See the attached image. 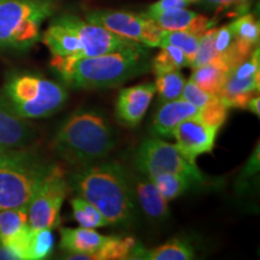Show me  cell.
Returning a JSON list of instances; mask_svg holds the SVG:
<instances>
[{"label": "cell", "mask_w": 260, "mask_h": 260, "mask_svg": "<svg viewBox=\"0 0 260 260\" xmlns=\"http://www.w3.org/2000/svg\"><path fill=\"white\" fill-rule=\"evenodd\" d=\"M8 151H9V149L4 148V147H3V146H0V160H2L3 157H4V155L6 154V152H8Z\"/></svg>", "instance_id": "obj_37"}, {"label": "cell", "mask_w": 260, "mask_h": 260, "mask_svg": "<svg viewBox=\"0 0 260 260\" xmlns=\"http://www.w3.org/2000/svg\"><path fill=\"white\" fill-rule=\"evenodd\" d=\"M51 67L73 88H107L145 74L151 65L146 59V51L139 44L102 56L75 60L52 58Z\"/></svg>", "instance_id": "obj_1"}, {"label": "cell", "mask_w": 260, "mask_h": 260, "mask_svg": "<svg viewBox=\"0 0 260 260\" xmlns=\"http://www.w3.org/2000/svg\"><path fill=\"white\" fill-rule=\"evenodd\" d=\"M234 40V35L230 25H223L219 29H217L216 38H214V47L218 54L224 53L228 50V47L232 45Z\"/></svg>", "instance_id": "obj_34"}, {"label": "cell", "mask_w": 260, "mask_h": 260, "mask_svg": "<svg viewBox=\"0 0 260 260\" xmlns=\"http://www.w3.org/2000/svg\"><path fill=\"white\" fill-rule=\"evenodd\" d=\"M27 209H4L0 210V242L28 226Z\"/></svg>", "instance_id": "obj_26"}, {"label": "cell", "mask_w": 260, "mask_h": 260, "mask_svg": "<svg viewBox=\"0 0 260 260\" xmlns=\"http://www.w3.org/2000/svg\"><path fill=\"white\" fill-rule=\"evenodd\" d=\"M138 245L133 237L107 236L106 241L95 253L90 255L93 260H123L129 259L133 249Z\"/></svg>", "instance_id": "obj_21"}, {"label": "cell", "mask_w": 260, "mask_h": 260, "mask_svg": "<svg viewBox=\"0 0 260 260\" xmlns=\"http://www.w3.org/2000/svg\"><path fill=\"white\" fill-rule=\"evenodd\" d=\"M116 141L105 117L94 111H79L67 118L53 140L54 149L65 161L86 167L106 158Z\"/></svg>", "instance_id": "obj_3"}, {"label": "cell", "mask_w": 260, "mask_h": 260, "mask_svg": "<svg viewBox=\"0 0 260 260\" xmlns=\"http://www.w3.org/2000/svg\"><path fill=\"white\" fill-rule=\"evenodd\" d=\"M199 112L200 110L197 106L182 98L164 102L155 113L152 128L155 134L169 138L172 136L175 128L180 123L188 118L199 117Z\"/></svg>", "instance_id": "obj_15"}, {"label": "cell", "mask_w": 260, "mask_h": 260, "mask_svg": "<svg viewBox=\"0 0 260 260\" xmlns=\"http://www.w3.org/2000/svg\"><path fill=\"white\" fill-rule=\"evenodd\" d=\"M188 4H190L189 0H158L153 5L149 6L146 15L148 17H153V16L168 11V10L186 8Z\"/></svg>", "instance_id": "obj_33"}, {"label": "cell", "mask_w": 260, "mask_h": 260, "mask_svg": "<svg viewBox=\"0 0 260 260\" xmlns=\"http://www.w3.org/2000/svg\"><path fill=\"white\" fill-rule=\"evenodd\" d=\"M60 18L70 28H73L79 37L82 45L81 58L102 56L139 45V42L119 37L102 25L83 21L75 15H63Z\"/></svg>", "instance_id": "obj_10"}, {"label": "cell", "mask_w": 260, "mask_h": 260, "mask_svg": "<svg viewBox=\"0 0 260 260\" xmlns=\"http://www.w3.org/2000/svg\"><path fill=\"white\" fill-rule=\"evenodd\" d=\"M229 25L233 31L234 38L237 39V40L245 42V44L249 45L253 48L259 42V23L253 15H243Z\"/></svg>", "instance_id": "obj_29"}, {"label": "cell", "mask_w": 260, "mask_h": 260, "mask_svg": "<svg viewBox=\"0 0 260 260\" xmlns=\"http://www.w3.org/2000/svg\"><path fill=\"white\" fill-rule=\"evenodd\" d=\"M228 110L229 109L224 105L220 98L217 95L214 98V100H212L210 104H207L203 109H200L199 117L198 118L201 122H204L205 124L220 129V126L226 121Z\"/></svg>", "instance_id": "obj_31"}, {"label": "cell", "mask_w": 260, "mask_h": 260, "mask_svg": "<svg viewBox=\"0 0 260 260\" xmlns=\"http://www.w3.org/2000/svg\"><path fill=\"white\" fill-rule=\"evenodd\" d=\"M162 30H182L201 37L207 29L212 28L213 19L195 14L184 8L172 9L151 17Z\"/></svg>", "instance_id": "obj_14"}, {"label": "cell", "mask_w": 260, "mask_h": 260, "mask_svg": "<svg viewBox=\"0 0 260 260\" xmlns=\"http://www.w3.org/2000/svg\"><path fill=\"white\" fill-rule=\"evenodd\" d=\"M193 258L194 251L191 246L182 240H172L165 245L151 249L136 245L129 256V259L141 260H189Z\"/></svg>", "instance_id": "obj_19"}, {"label": "cell", "mask_w": 260, "mask_h": 260, "mask_svg": "<svg viewBox=\"0 0 260 260\" xmlns=\"http://www.w3.org/2000/svg\"><path fill=\"white\" fill-rule=\"evenodd\" d=\"M167 44L174 45V46L180 48L184 53V56L187 57L190 65L198 50H199L200 37H197V35L190 34V32L182 30H162L160 46Z\"/></svg>", "instance_id": "obj_25"}, {"label": "cell", "mask_w": 260, "mask_h": 260, "mask_svg": "<svg viewBox=\"0 0 260 260\" xmlns=\"http://www.w3.org/2000/svg\"><path fill=\"white\" fill-rule=\"evenodd\" d=\"M151 180L154 182L167 201L176 199L181 194H183L189 186V180L186 176L174 174V172H162Z\"/></svg>", "instance_id": "obj_27"}, {"label": "cell", "mask_w": 260, "mask_h": 260, "mask_svg": "<svg viewBox=\"0 0 260 260\" xmlns=\"http://www.w3.org/2000/svg\"><path fill=\"white\" fill-rule=\"evenodd\" d=\"M216 96L217 95H212V94H209L207 92H205V90L199 88V87H198L194 82H191L190 80L187 81L186 84H184L181 95L182 99L193 104V105L197 106L199 110L206 106L207 104H210L212 100H214Z\"/></svg>", "instance_id": "obj_32"}, {"label": "cell", "mask_w": 260, "mask_h": 260, "mask_svg": "<svg viewBox=\"0 0 260 260\" xmlns=\"http://www.w3.org/2000/svg\"><path fill=\"white\" fill-rule=\"evenodd\" d=\"M70 204L73 206L75 219L79 222L81 226L95 229V228L110 225V223L107 222V219L103 216L102 212L94 205L82 199V198H74V199H71Z\"/></svg>", "instance_id": "obj_23"}, {"label": "cell", "mask_w": 260, "mask_h": 260, "mask_svg": "<svg viewBox=\"0 0 260 260\" xmlns=\"http://www.w3.org/2000/svg\"><path fill=\"white\" fill-rule=\"evenodd\" d=\"M189 2H190V3H193V2H197V0H189Z\"/></svg>", "instance_id": "obj_38"}, {"label": "cell", "mask_w": 260, "mask_h": 260, "mask_svg": "<svg viewBox=\"0 0 260 260\" xmlns=\"http://www.w3.org/2000/svg\"><path fill=\"white\" fill-rule=\"evenodd\" d=\"M230 71V68L220 59L219 56H217L210 63L195 68L190 81L205 92L218 95Z\"/></svg>", "instance_id": "obj_18"}, {"label": "cell", "mask_w": 260, "mask_h": 260, "mask_svg": "<svg viewBox=\"0 0 260 260\" xmlns=\"http://www.w3.org/2000/svg\"><path fill=\"white\" fill-rule=\"evenodd\" d=\"M135 167L146 177L153 178L162 172H174L189 181L203 182L204 177L195 164H191L178 152L175 145L158 139L145 140L135 154Z\"/></svg>", "instance_id": "obj_7"}, {"label": "cell", "mask_w": 260, "mask_h": 260, "mask_svg": "<svg viewBox=\"0 0 260 260\" xmlns=\"http://www.w3.org/2000/svg\"><path fill=\"white\" fill-rule=\"evenodd\" d=\"M217 28H210L204 32L200 37V45L199 50L195 54L193 61L190 63V67L195 69L201 65H205L213 60L214 58L218 56L216 47H214V38H216Z\"/></svg>", "instance_id": "obj_30"}, {"label": "cell", "mask_w": 260, "mask_h": 260, "mask_svg": "<svg viewBox=\"0 0 260 260\" xmlns=\"http://www.w3.org/2000/svg\"><path fill=\"white\" fill-rule=\"evenodd\" d=\"M34 138L32 126L0 103V146L6 149L27 148Z\"/></svg>", "instance_id": "obj_16"}, {"label": "cell", "mask_w": 260, "mask_h": 260, "mask_svg": "<svg viewBox=\"0 0 260 260\" xmlns=\"http://www.w3.org/2000/svg\"><path fill=\"white\" fill-rule=\"evenodd\" d=\"M70 190L60 168L53 165L27 206L31 229H53L59 225L60 209Z\"/></svg>", "instance_id": "obj_8"}, {"label": "cell", "mask_w": 260, "mask_h": 260, "mask_svg": "<svg viewBox=\"0 0 260 260\" xmlns=\"http://www.w3.org/2000/svg\"><path fill=\"white\" fill-rule=\"evenodd\" d=\"M42 41L50 50L52 58L75 60L81 58L82 45L77 34L60 17L54 19L42 35Z\"/></svg>", "instance_id": "obj_13"}, {"label": "cell", "mask_w": 260, "mask_h": 260, "mask_svg": "<svg viewBox=\"0 0 260 260\" xmlns=\"http://www.w3.org/2000/svg\"><path fill=\"white\" fill-rule=\"evenodd\" d=\"M54 236L52 229H31L28 245V260L46 259L52 254Z\"/></svg>", "instance_id": "obj_28"}, {"label": "cell", "mask_w": 260, "mask_h": 260, "mask_svg": "<svg viewBox=\"0 0 260 260\" xmlns=\"http://www.w3.org/2000/svg\"><path fill=\"white\" fill-rule=\"evenodd\" d=\"M54 12L53 0L0 3V50L25 51L41 38V25Z\"/></svg>", "instance_id": "obj_6"}, {"label": "cell", "mask_w": 260, "mask_h": 260, "mask_svg": "<svg viewBox=\"0 0 260 260\" xmlns=\"http://www.w3.org/2000/svg\"><path fill=\"white\" fill-rule=\"evenodd\" d=\"M68 100L63 86L40 75L12 73L0 90V103L22 119H37L59 111Z\"/></svg>", "instance_id": "obj_4"}, {"label": "cell", "mask_w": 260, "mask_h": 260, "mask_svg": "<svg viewBox=\"0 0 260 260\" xmlns=\"http://www.w3.org/2000/svg\"><path fill=\"white\" fill-rule=\"evenodd\" d=\"M161 51L153 58L151 63V69L155 76L169 73V71L180 70L188 67L189 61L180 48L174 45H162Z\"/></svg>", "instance_id": "obj_22"}, {"label": "cell", "mask_w": 260, "mask_h": 260, "mask_svg": "<svg viewBox=\"0 0 260 260\" xmlns=\"http://www.w3.org/2000/svg\"><path fill=\"white\" fill-rule=\"evenodd\" d=\"M259 104H260V99L259 96H253L251 100H249L248 104H247V107L246 109L251 110V111L254 113L256 116H260V107H259Z\"/></svg>", "instance_id": "obj_36"}, {"label": "cell", "mask_w": 260, "mask_h": 260, "mask_svg": "<svg viewBox=\"0 0 260 260\" xmlns=\"http://www.w3.org/2000/svg\"><path fill=\"white\" fill-rule=\"evenodd\" d=\"M135 191L146 216L153 219L167 218L169 212L168 201L165 200L151 178L147 177V180L136 182Z\"/></svg>", "instance_id": "obj_20"}, {"label": "cell", "mask_w": 260, "mask_h": 260, "mask_svg": "<svg viewBox=\"0 0 260 260\" xmlns=\"http://www.w3.org/2000/svg\"><path fill=\"white\" fill-rule=\"evenodd\" d=\"M186 82L187 81L180 70L169 71L155 76V92L159 94L162 103L178 99L182 95V90Z\"/></svg>", "instance_id": "obj_24"}, {"label": "cell", "mask_w": 260, "mask_h": 260, "mask_svg": "<svg viewBox=\"0 0 260 260\" xmlns=\"http://www.w3.org/2000/svg\"><path fill=\"white\" fill-rule=\"evenodd\" d=\"M155 93L154 83L136 84L121 90L116 105L119 122L128 126H136L147 112Z\"/></svg>", "instance_id": "obj_12"}, {"label": "cell", "mask_w": 260, "mask_h": 260, "mask_svg": "<svg viewBox=\"0 0 260 260\" xmlns=\"http://www.w3.org/2000/svg\"><path fill=\"white\" fill-rule=\"evenodd\" d=\"M207 3L212 5H217V6H223V8H229V6L233 5H237V4H242L245 3L246 0H206Z\"/></svg>", "instance_id": "obj_35"}, {"label": "cell", "mask_w": 260, "mask_h": 260, "mask_svg": "<svg viewBox=\"0 0 260 260\" xmlns=\"http://www.w3.org/2000/svg\"><path fill=\"white\" fill-rule=\"evenodd\" d=\"M70 188L94 205L110 224H128L134 219V194L125 170L117 162L81 167L70 177Z\"/></svg>", "instance_id": "obj_2"}, {"label": "cell", "mask_w": 260, "mask_h": 260, "mask_svg": "<svg viewBox=\"0 0 260 260\" xmlns=\"http://www.w3.org/2000/svg\"><path fill=\"white\" fill-rule=\"evenodd\" d=\"M2 2H4V0H0V3H2Z\"/></svg>", "instance_id": "obj_39"}, {"label": "cell", "mask_w": 260, "mask_h": 260, "mask_svg": "<svg viewBox=\"0 0 260 260\" xmlns=\"http://www.w3.org/2000/svg\"><path fill=\"white\" fill-rule=\"evenodd\" d=\"M218 130L214 126L205 124L198 117L188 118L175 128L172 136L176 139L178 152L191 164L204 153L212 152L216 144Z\"/></svg>", "instance_id": "obj_11"}, {"label": "cell", "mask_w": 260, "mask_h": 260, "mask_svg": "<svg viewBox=\"0 0 260 260\" xmlns=\"http://www.w3.org/2000/svg\"><path fill=\"white\" fill-rule=\"evenodd\" d=\"M90 23L102 25L119 37L141 44L142 46H160L162 29L147 15L113 10H93L86 15Z\"/></svg>", "instance_id": "obj_9"}, {"label": "cell", "mask_w": 260, "mask_h": 260, "mask_svg": "<svg viewBox=\"0 0 260 260\" xmlns=\"http://www.w3.org/2000/svg\"><path fill=\"white\" fill-rule=\"evenodd\" d=\"M52 167L27 148L9 149L0 160V210L27 209Z\"/></svg>", "instance_id": "obj_5"}, {"label": "cell", "mask_w": 260, "mask_h": 260, "mask_svg": "<svg viewBox=\"0 0 260 260\" xmlns=\"http://www.w3.org/2000/svg\"><path fill=\"white\" fill-rule=\"evenodd\" d=\"M107 236L96 233L89 228H61L60 229V247L70 253H82L92 255L95 253L103 243L106 241Z\"/></svg>", "instance_id": "obj_17"}]
</instances>
